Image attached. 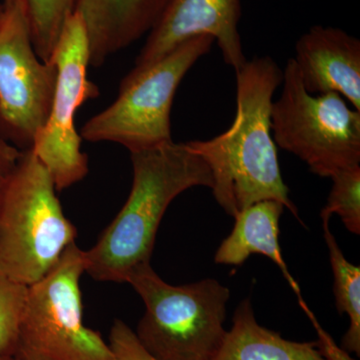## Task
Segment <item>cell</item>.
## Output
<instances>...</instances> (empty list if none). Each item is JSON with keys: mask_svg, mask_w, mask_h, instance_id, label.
<instances>
[{"mask_svg": "<svg viewBox=\"0 0 360 360\" xmlns=\"http://www.w3.org/2000/svg\"><path fill=\"white\" fill-rule=\"evenodd\" d=\"M167 0H77L89 37L90 66L98 68L155 25Z\"/></svg>", "mask_w": 360, "mask_h": 360, "instance_id": "7c38bea8", "label": "cell"}, {"mask_svg": "<svg viewBox=\"0 0 360 360\" xmlns=\"http://www.w3.org/2000/svg\"><path fill=\"white\" fill-rule=\"evenodd\" d=\"M22 153V150L13 143L0 137V193L20 160Z\"/></svg>", "mask_w": 360, "mask_h": 360, "instance_id": "44dd1931", "label": "cell"}, {"mask_svg": "<svg viewBox=\"0 0 360 360\" xmlns=\"http://www.w3.org/2000/svg\"><path fill=\"white\" fill-rule=\"evenodd\" d=\"M127 283L146 305L134 335L156 360H212L221 345L231 291L217 279L172 285L150 264L130 272Z\"/></svg>", "mask_w": 360, "mask_h": 360, "instance_id": "277c9868", "label": "cell"}, {"mask_svg": "<svg viewBox=\"0 0 360 360\" xmlns=\"http://www.w3.org/2000/svg\"><path fill=\"white\" fill-rule=\"evenodd\" d=\"M134 181L129 198L96 245L84 250L85 274L97 281L127 283L150 264L156 233L168 206L187 189H212V175L187 142L172 141L130 153Z\"/></svg>", "mask_w": 360, "mask_h": 360, "instance_id": "7a4b0ae2", "label": "cell"}, {"mask_svg": "<svg viewBox=\"0 0 360 360\" xmlns=\"http://www.w3.org/2000/svg\"><path fill=\"white\" fill-rule=\"evenodd\" d=\"M53 180L25 150L0 193V277L32 285L46 276L77 231L63 213Z\"/></svg>", "mask_w": 360, "mask_h": 360, "instance_id": "3957f363", "label": "cell"}, {"mask_svg": "<svg viewBox=\"0 0 360 360\" xmlns=\"http://www.w3.org/2000/svg\"><path fill=\"white\" fill-rule=\"evenodd\" d=\"M84 250L70 245L56 266L26 291L14 357L34 360H115L101 333L84 323L80 278Z\"/></svg>", "mask_w": 360, "mask_h": 360, "instance_id": "8992f818", "label": "cell"}, {"mask_svg": "<svg viewBox=\"0 0 360 360\" xmlns=\"http://www.w3.org/2000/svg\"><path fill=\"white\" fill-rule=\"evenodd\" d=\"M51 61L58 70L51 111L30 149L51 175L56 191H61L89 174V158L82 149L75 115L87 101L99 96L98 86L87 78L89 37L77 11L66 21Z\"/></svg>", "mask_w": 360, "mask_h": 360, "instance_id": "ba28073f", "label": "cell"}, {"mask_svg": "<svg viewBox=\"0 0 360 360\" xmlns=\"http://www.w3.org/2000/svg\"><path fill=\"white\" fill-rule=\"evenodd\" d=\"M303 309H304L309 319H311L312 323H314L315 330H316L317 335H319V340L316 341L317 347H319V352H321L324 359L326 360H355L350 356L349 352L343 349L342 347H338L335 341L333 340V338L326 330L322 329L316 319H315L314 315L309 309V307H304Z\"/></svg>", "mask_w": 360, "mask_h": 360, "instance_id": "ffe728a7", "label": "cell"}, {"mask_svg": "<svg viewBox=\"0 0 360 360\" xmlns=\"http://www.w3.org/2000/svg\"><path fill=\"white\" fill-rule=\"evenodd\" d=\"M20 4L26 14L35 51L49 63L66 21L77 11V0H6Z\"/></svg>", "mask_w": 360, "mask_h": 360, "instance_id": "2e32d148", "label": "cell"}, {"mask_svg": "<svg viewBox=\"0 0 360 360\" xmlns=\"http://www.w3.org/2000/svg\"><path fill=\"white\" fill-rule=\"evenodd\" d=\"M236 113L224 134L188 141L212 175V194L227 214L236 217L248 206L276 200L298 219L279 167L271 132L274 92L283 71L270 56L248 60L236 71Z\"/></svg>", "mask_w": 360, "mask_h": 360, "instance_id": "6da1fadb", "label": "cell"}, {"mask_svg": "<svg viewBox=\"0 0 360 360\" xmlns=\"http://www.w3.org/2000/svg\"><path fill=\"white\" fill-rule=\"evenodd\" d=\"M212 360H326L316 341L295 342L258 324L248 298L233 315V324Z\"/></svg>", "mask_w": 360, "mask_h": 360, "instance_id": "5bb4252c", "label": "cell"}, {"mask_svg": "<svg viewBox=\"0 0 360 360\" xmlns=\"http://www.w3.org/2000/svg\"><path fill=\"white\" fill-rule=\"evenodd\" d=\"M283 71V90L271 106L276 144L321 177L360 165V111L335 92L309 94L292 58Z\"/></svg>", "mask_w": 360, "mask_h": 360, "instance_id": "52a82bcc", "label": "cell"}, {"mask_svg": "<svg viewBox=\"0 0 360 360\" xmlns=\"http://www.w3.org/2000/svg\"><path fill=\"white\" fill-rule=\"evenodd\" d=\"M6 360H34V359H16V357L11 356L9 357V359H7Z\"/></svg>", "mask_w": 360, "mask_h": 360, "instance_id": "7402d4cb", "label": "cell"}, {"mask_svg": "<svg viewBox=\"0 0 360 360\" xmlns=\"http://www.w3.org/2000/svg\"><path fill=\"white\" fill-rule=\"evenodd\" d=\"M240 16V0H167L134 68L155 63L187 39L210 35L236 72L248 61L238 30Z\"/></svg>", "mask_w": 360, "mask_h": 360, "instance_id": "30bf717a", "label": "cell"}, {"mask_svg": "<svg viewBox=\"0 0 360 360\" xmlns=\"http://www.w3.org/2000/svg\"><path fill=\"white\" fill-rule=\"evenodd\" d=\"M310 94L335 92L360 111V40L340 28L314 25L295 45L292 58Z\"/></svg>", "mask_w": 360, "mask_h": 360, "instance_id": "8fae6325", "label": "cell"}, {"mask_svg": "<svg viewBox=\"0 0 360 360\" xmlns=\"http://www.w3.org/2000/svg\"><path fill=\"white\" fill-rule=\"evenodd\" d=\"M323 236L329 251L333 272V292L340 314L349 317V328L343 336L342 348L360 355V269L350 264L343 255L338 241L329 229V221L322 222Z\"/></svg>", "mask_w": 360, "mask_h": 360, "instance_id": "9a60e30c", "label": "cell"}, {"mask_svg": "<svg viewBox=\"0 0 360 360\" xmlns=\"http://www.w3.org/2000/svg\"><path fill=\"white\" fill-rule=\"evenodd\" d=\"M328 203L322 208V222L338 214L347 231L360 234V165L338 170L333 176Z\"/></svg>", "mask_w": 360, "mask_h": 360, "instance_id": "e0dca14e", "label": "cell"}, {"mask_svg": "<svg viewBox=\"0 0 360 360\" xmlns=\"http://www.w3.org/2000/svg\"><path fill=\"white\" fill-rule=\"evenodd\" d=\"M284 208L278 201L264 200L239 212L234 217L236 224L231 233L222 241L215 253L214 262L238 266L252 255H264L283 271L300 302H302L300 288L288 271L279 245V219Z\"/></svg>", "mask_w": 360, "mask_h": 360, "instance_id": "4fadbf2b", "label": "cell"}, {"mask_svg": "<svg viewBox=\"0 0 360 360\" xmlns=\"http://www.w3.org/2000/svg\"><path fill=\"white\" fill-rule=\"evenodd\" d=\"M215 40L198 35L167 56L123 78L115 101L89 118L80 136L90 142H115L130 153L172 141V110L175 94L186 73L212 49Z\"/></svg>", "mask_w": 360, "mask_h": 360, "instance_id": "5b68a950", "label": "cell"}, {"mask_svg": "<svg viewBox=\"0 0 360 360\" xmlns=\"http://www.w3.org/2000/svg\"><path fill=\"white\" fill-rule=\"evenodd\" d=\"M108 345L115 360H156L141 347L134 331L120 319L111 326Z\"/></svg>", "mask_w": 360, "mask_h": 360, "instance_id": "d6986e66", "label": "cell"}, {"mask_svg": "<svg viewBox=\"0 0 360 360\" xmlns=\"http://www.w3.org/2000/svg\"><path fill=\"white\" fill-rule=\"evenodd\" d=\"M58 79L52 61L37 56L22 7L0 2V137L20 150L32 148L44 127Z\"/></svg>", "mask_w": 360, "mask_h": 360, "instance_id": "9c48e42d", "label": "cell"}, {"mask_svg": "<svg viewBox=\"0 0 360 360\" xmlns=\"http://www.w3.org/2000/svg\"><path fill=\"white\" fill-rule=\"evenodd\" d=\"M26 291V286L0 277V360L15 354Z\"/></svg>", "mask_w": 360, "mask_h": 360, "instance_id": "ac0fdd59", "label": "cell"}]
</instances>
